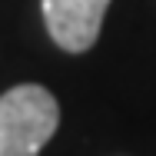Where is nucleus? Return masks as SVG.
Instances as JSON below:
<instances>
[{"label": "nucleus", "instance_id": "obj_2", "mask_svg": "<svg viewBox=\"0 0 156 156\" xmlns=\"http://www.w3.org/2000/svg\"><path fill=\"white\" fill-rule=\"evenodd\" d=\"M40 3L53 43L66 53H83L93 47L110 7V0H40Z\"/></svg>", "mask_w": 156, "mask_h": 156}, {"label": "nucleus", "instance_id": "obj_1", "mask_svg": "<svg viewBox=\"0 0 156 156\" xmlns=\"http://www.w3.org/2000/svg\"><path fill=\"white\" fill-rule=\"evenodd\" d=\"M60 123L57 96L47 87L20 83L0 96V156H40Z\"/></svg>", "mask_w": 156, "mask_h": 156}]
</instances>
